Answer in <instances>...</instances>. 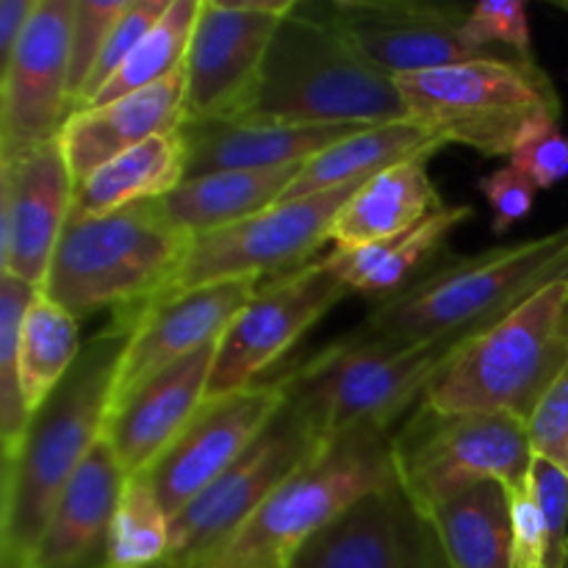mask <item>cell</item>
<instances>
[{
    "label": "cell",
    "mask_w": 568,
    "mask_h": 568,
    "mask_svg": "<svg viewBox=\"0 0 568 568\" xmlns=\"http://www.w3.org/2000/svg\"><path fill=\"white\" fill-rule=\"evenodd\" d=\"M131 327L103 331L83 344L75 366L33 414L20 453L3 464L0 568H28L55 503L103 438L116 366Z\"/></svg>",
    "instance_id": "6da1fadb"
},
{
    "label": "cell",
    "mask_w": 568,
    "mask_h": 568,
    "mask_svg": "<svg viewBox=\"0 0 568 568\" xmlns=\"http://www.w3.org/2000/svg\"><path fill=\"white\" fill-rule=\"evenodd\" d=\"M564 281H568V225L438 261L414 286L372 305L355 333L397 347L458 344Z\"/></svg>",
    "instance_id": "7a4b0ae2"
},
{
    "label": "cell",
    "mask_w": 568,
    "mask_h": 568,
    "mask_svg": "<svg viewBox=\"0 0 568 568\" xmlns=\"http://www.w3.org/2000/svg\"><path fill=\"white\" fill-rule=\"evenodd\" d=\"M283 125H392L408 120L397 78L372 64L322 11L297 3L272 37L247 111Z\"/></svg>",
    "instance_id": "3957f363"
},
{
    "label": "cell",
    "mask_w": 568,
    "mask_h": 568,
    "mask_svg": "<svg viewBox=\"0 0 568 568\" xmlns=\"http://www.w3.org/2000/svg\"><path fill=\"white\" fill-rule=\"evenodd\" d=\"M192 242V233L166 216L161 200L70 216L39 292L75 320L105 308L133 316L170 286Z\"/></svg>",
    "instance_id": "277c9868"
},
{
    "label": "cell",
    "mask_w": 568,
    "mask_h": 568,
    "mask_svg": "<svg viewBox=\"0 0 568 568\" xmlns=\"http://www.w3.org/2000/svg\"><path fill=\"white\" fill-rule=\"evenodd\" d=\"M568 369V281L544 288L488 331L449 349L422 403L438 414H508L530 422Z\"/></svg>",
    "instance_id": "5b68a950"
},
{
    "label": "cell",
    "mask_w": 568,
    "mask_h": 568,
    "mask_svg": "<svg viewBox=\"0 0 568 568\" xmlns=\"http://www.w3.org/2000/svg\"><path fill=\"white\" fill-rule=\"evenodd\" d=\"M397 483L392 433L358 427L325 442L264 508L192 568H286L300 547L366 494Z\"/></svg>",
    "instance_id": "8992f818"
},
{
    "label": "cell",
    "mask_w": 568,
    "mask_h": 568,
    "mask_svg": "<svg viewBox=\"0 0 568 568\" xmlns=\"http://www.w3.org/2000/svg\"><path fill=\"white\" fill-rule=\"evenodd\" d=\"M453 347H397L353 331L294 364L277 383L286 403L325 442L358 427L388 430L399 414L422 403Z\"/></svg>",
    "instance_id": "52a82bcc"
},
{
    "label": "cell",
    "mask_w": 568,
    "mask_h": 568,
    "mask_svg": "<svg viewBox=\"0 0 568 568\" xmlns=\"http://www.w3.org/2000/svg\"><path fill=\"white\" fill-rule=\"evenodd\" d=\"M408 120L447 144L508 155L536 116H560L555 83L536 61L477 59L397 78Z\"/></svg>",
    "instance_id": "ba28073f"
},
{
    "label": "cell",
    "mask_w": 568,
    "mask_h": 568,
    "mask_svg": "<svg viewBox=\"0 0 568 568\" xmlns=\"http://www.w3.org/2000/svg\"><path fill=\"white\" fill-rule=\"evenodd\" d=\"M397 486L430 519L480 483L516 488L530 477L527 422L508 414H438L419 403L392 436Z\"/></svg>",
    "instance_id": "9c48e42d"
},
{
    "label": "cell",
    "mask_w": 568,
    "mask_h": 568,
    "mask_svg": "<svg viewBox=\"0 0 568 568\" xmlns=\"http://www.w3.org/2000/svg\"><path fill=\"white\" fill-rule=\"evenodd\" d=\"M358 186L361 183L311 194V197L283 200L236 225L194 236L181 270L150 305L211 283L244 281V277L264 281L311 264V255L327 244L333 220Z\"/></svg>",
    "instance_id": "30bf717a"
},
{
    "label": "cell",
    "mask_w": 568,
    "mask_h": 568,
    "mask_svg": "<svg viewBox=\"0 0 568 568\" xmlns=\"http://www.w3.org/2000/svg\"><path fill=\"white\" fill-rule=\"evenodd\" d=\"M322 447L325 438L283 405L247 453L170 521V568H192L214 555Z\"/></svg>",
    "instance_id": "8fae6325"
},
{
    "label": "cell",
    "mask_w": 568,
    "mask_h": 568,
    "mask_svg": "<svg viewBox=\"0 0 568 568\" xmlns=\"http://www.w3.org/2000/svg\"><path fill=\"white\" fill-rule=\"evenodd\" d=\"M349 294L325 258L261 283L216 344L209 399L258 386V377Z\"/></svg>",
    "instance_id": "7c38bea8"
},
{
    "label": "cell",
    "mask_w": 568,
    "mask_h": 568,
    "mask_svg": "<svg viewBox=\"0 0 568 568\" xmlns=\"http://www.w3.org/2000/svg\"><path fill=\"white\" fill-rule=\"evenodd\" d=\"M297 0H200L183 78V122L236 120L247 111L272 37Z\"/></svg>",
    "instance_id": "4fadbf2b"
},
{
    "label": "cell",
    "mask_w": 568,
    "mask_h": 568,
    "mask_svg": "<svg viewBox=\"0 0 568 568\" xmlns=\"http://www.w3.org/2000/svg\"><path fill=\"white\" fill-rule=\"evenodd\" d=\"M75 0H39L0 70V161L55 142L72 116L70 37Z\"/></svg>",
    "instance_id": "5bb4252c"
},
{
    "label": "cell",
    "mask_w": 568,
    "mask_h": 568,
    "mask_svg": "<svg viewBox=\"0 0 568 568\" xmlns=\"http://www.w3.org/2000/svg\"><path fill=\"white\" fill-rule=\"evenodd\" d=\"M283 405L286 397L277 381H261L258 386L205 399L172 447L144 471L166 516L175 519L216 477L225 475Z\"/></svg>",
    "instance_id": "9a60e30c"
},
{
    "label": "cell",
    "mask_w": 568,
    "mask_h": 568,
    "mask_svg": "<svg viewBox=\"0 0 568 568\" xmlns=\"http://www.w3.org/2000/svg\"><path fill=\"white\" fill-rule=\"evenodd\" d=\"M286 568H449V560L433 521L392 483L311 536Z\"/></svg>",
    "instance_id": "2e32d148"
},
{
    "label": "cell",
    "mask_w": 568,
    "mask_h": 568,
    "mask_svg": "<svg viewBox=\"0 0 568 568\" xmlns=\"http://www.w3.org/2000/svg\"><path fill=\"white\" fill-rule=\"evenodd\" d=\"M72 194L75 181L59 139L0 161V275L44 286L70 222Z\"/></svg>",
    "instance_id": "e0dca14e"
},
{
    "label": "cell",
    "mask_w": 568,
    "mask_h": 568,
    "mask_svg": "<svg viewBox=\"0 0 568 568\" xmlns=\"http://www.w3.org/2000/svg\"><path fill=\"white\" fill-rule=\"evenodd\" d=\"M261 283L264 281L253 277L211 283L164 303L148 305L133 316H120V325L131 327V338L116 366L109 410L159 372L220 342Z\"/></svg>",
    "instance_id": "ac0fdd59"
},
{
    "label": "cell",
    "mask_w": 568,
    "mask_h": 568,
    "mask_svg": "<svg viewBox=\"0 0 568 568\" xmlns=\"http://www.w3.org/2000/svg\"><path fill=\"white\" fill-rule=\"evenodd\" d=\"M320 6L392 78L486 59L464 39L469 9L410 0H333Z\"/></svg>",
    "instance_id": "d6986e66"
},
{
    "label": "cell",
    "mask_w": 568,
    "mask_h": 568,
    "mask_svg": "<svg viewBox=\"0 0 568 568\" xmlns=\"http://www.w3.org/2000/svg\"><path fill=\"white\" fill-rule=\"evenodd\" d=\"M216 344L159 372L109 410L103 442L116 455L128 477L150 471V466L172 447L183 427L203 408L209 399Z\"/></svg>",
    "instance_id": "ffe728a7"
},
{
    "label": "cell",
    "mask_w": 568,
    "mask_h": 568,
    "mask_svg": "<svg viewBox=\"0 0 568 568\" xmlns=\"http://www.w3.org/2000/svg\"><path fill=\"white\" fill-rule=\"evenodd\" d=\"M183 105H186V78L178 72L114 103L75 111L59 133L72 181H87L116 155L161 133L178 131L183 125Z\"/></svg>",
    "instance_id": "44dd1931"
},
{
    "label": "cell",
    "mask_w": 568,
    "mask_h": 568,
    "mask_svg": "<svg viewBox=\"0 0 568 568\" xmlns=\"http://www.w3.org/2000/svg\"><path fill=\"white\" fill-rule=\"evenodd\" d=\"M364 125H283V122L209 120L183 122L186 178L227 170H275L308 164Z\"/></svg>",
    "instance_id": "7402d4cb"
},
{
    "label": "cell",
    "mask_w": 568,
    "mask_h": 568,
    "mask_svg": "<svg viewBox=\"0 0 568 568\" xmlns=\"http://www.w3.org/2000/svg\"><path fill=\"white\" fill-rule=\"evenodd\" d=\"M128 475L100 438L55 503L28 568H78L100 544H109Z\"/></svg>",
    "instance_id": "603a6c76"
},
{
    "label": "cell",
    "mask_w": 568,
    "mask_h": 568,
    "mask_svg": "<svg viewBox=\"0 0 568 568\" xmlns=\"http://www.w3.org/2000/svg\"><path fill=\"white\" fill-rule=\"evenodd\" d=\"M430 159L433 155H416L399 161L361 183L333 220L327 244L347 253L388 242L447 209L427 172Z\"/></svg>",
    "instance_id": "cb8c5ba5"
},
{
    "label": "cell",
    "mask_w": 568,
    "mask_h": 568,
    "mask_svg": "<svg viewBox=\"0 0 568 568\" xmlns=\"http://www.w3.org/2000/svg\"><path fill=\"white\" fill-rule=\"evenodd\" d=\"M471 216H475L471 205H447L403 236L347 253L333 250L325 261L347 283L349 292L369 300L372 305H381L427 275L438 264V255L444 253L449 236Z\"/></svg>",
    "instance_id": "d4e9b609"
},
{
    "label": "cell",
    "mask_w": 568,
    "mask_h": 568,
    "mask_svg": "<svg viewBox=\"0 0 568 568\" xmlns=\"http://www.w3.org/2000/svg\"><path fill=\"white\" fill-rule=\"evenodd\" d=\"M303 166L305 164L275 166V170H227L186 178L181 186L172 189L161 200V205L181 231L203 236V233L236 225L283 203Z\"/></svg>",
    "instance_id": "484cf974"
},
{
    "label": "cell",
    "mask_w": 568,
    "mask_h": 568,
    "mask_svg": "<svg viewBox=\"0 0 568 568\" xmlns=\"http://www.w3.org/2000/svg\"><path fill=\"white\" fill-rule=\"evenodd\" d=\"M186 164L189 155L181 128L148 139L100 166L87 181L75 183L70 216L111 214L148 200H164L186 181Z\"/></svg>",
    "instance_id": "4316f807"
},
{
    "label": "cell",
    "mask_w": 568,
    "mask_h": 568,
    "mask_svg": "<svg viewBox=\"0 0 568 568\" xmlns=\"http://www.w3.org/2000/svg\"><path fill=\"white\" fill-rule=\"evenodd\" d=\"M442 148H447L442 136L410 120L361 128L358 133L342 139L325 153L311 159L283 200H300L331 192V189L355 186L399 161L416 159V155H436Z\"/></svg>",
    "instance_id": "83f0119b"
},
{
    "label": "cell",
    "mask_w": 568,
    "mask_h": 568,
    "mask_svg": "<svg viewBox=\"0 0 568 568\" xmlns=\"http://www.w3.org/2000/svg\"><path fill=\"white\" fill-rule=\"evenodd\" d=\"M449 568H514V530L503 483H480L430 516Z\"/></svg>",
    "instance_id": "f1b7e54d"
},
{
    "label": "cell",
    "mask_w": 568,
    "mask_h": 568,
    "mask_svg": "<svg viewBox=\"0 0 568 568\" xmlns=\"http://www.w3.org/2000/svg\"><path fill=\"white\" fill-rule=\"evenodd\" d=\"M81 349L75 316L53 303L44 292L33 294L20 336L22 397L31 416L70 375Z\"/></svg>",
    "instance_id": "f546056e"
},
{
    "label": "cell",
    "mask_w": 568,
    "mask_h": 568,
    "mask_svg": "<svg viewBox=\"0 0 568 568\" xmlns=\"http://www.w3.org/2000/svg\"><path fill=\"white\" fill-rule=\"evenodd\" d=\"M197 14L200 0H172L166 14L150 28L148 37L133 48V53L122 61L111 81L83 109L114 103V100L142 92V89L155 87V83L183 72Z\"/></svg>",
    "instance_id": "4dcf8cb0"
},
{
    "label": "cell",
    "mask_w": 568,
    "mask_h": 568,
    "mask_svg": "<svg viewBox=\"0 0 568 568\" xmlns=\"http://www.w3.org/2000/svg\"><path fill=\"white\" fill-rule=\"evenodd\" d=\"M170 516L148 475L128 477L100 568H150L170 558Z\"/></svg>",
    "instance_id": "1f68e13d"
},
{
    "label": "cell",
    "mask_w": 568,
    "mask_h": 568,
    "mask_svg": "<svg viewBox=\"0 0 568 568\" xmlns=\"http://www.w3.org/2000/svg\"><path fill=\"white\" fill-rule=\"evenodd\" d=\"M37 292L39 288L17 281V277L0 275V447H3V464L17 458L33 419L26 397H22L20 336L28 305Z\"/></svg>",
    "instance_id": "d6a6232c"
},
{
    "label": "cell",
    "mask_w": 568,
    "mask_h": 568,
    "mask_svg": "<svg viewBox=\"0 0 568 568\" xmlns=\"http://www.w3.org/2000/svg\"><path fill=\"white\" fill-rule=\"evenodd\" d=\"M464 39L486 59L536 61L532 55L527 6L519 0H483L471 6L464 22Z\"/></svg>",
    "instance_id": "836d02e7"
},
{
    "label": "cell",
    "mask_w": 568,
    "mask_h": 568,
    "mask_svg": "<svg viewBox=\"0 0 568 568\" xmlns=\"http://www.w3.org/2000/svg\"><path fill=\"white\" fill-rule=\"evenodd\" d=\"M131 0H75L70 37V98L72 114L83 105L87 83L98 70L103 50L114 33L116 22L128 11Z\"/></svg>",
    "instance_id": "e575fe53"
},
{
    "label": "cell",
    "mask_w": 568,
    "mask_h": 568,
    "mask_svg": "<svg viewBox=\"0 0 568 568\" xmlns=\"http://www.w3.org/2000/svg\"><path fill=\"white\" fill-rule=\"evenodd\" d=\"M510 164L525 172L538 189H552L568 178V136L560 116H536L516 136Z\"/></svg>",
    "instance_id": "d590c367"
},
{
    "label": "cell",
    "mask_w": 568,
    "mask_h": 568,
    "mask_svg": "<svg viewBox=\"0 0 568 568\" xmlns=\"http://www.w3.org/2000/svg\"><path fill=\"white\" fill-rule=\"evenodd\" d=\"M170 3L172 0H131L128 11L122 14V20L116 22L109 44H105L103 59H100L98 70H94L92 78H89L87 94H83V105H87L89 100H92L94 94H98L100 89L111 81V75L120 70L122 61H125L128 55L133 53V48H136V44L148 37L150 28H153L155 22L166 14Z\"/></svg>",
    "instance_id": "8d00e7d4"
},
{
    "label": "cell",
    "mask_w": 568,
    "mask_h": 568,
    "mask_svg": "<svg viewBox=\"0 0 568 568\" xmlns=\"http://www.w3.org/2000/svg\"><path fill=\"white\" fill-rule=\"evenodd\" d=\"M505 491H508L510 530H514V568H547V521H544L541 505L532 488V477Z\"/></svg>",
    "instance_id": "74e56055"
},
{
    "label": "cell",
    "mask_w": 568,
    "mask_h": 568,
    "mask_svg": "<svg viewBox=\"0 0 568 568\" xmlns=\"http://www.w3.org/2000/svg\"><path fill=\"white\" fill-rule=\"evenodd\" d=\"M527 433L532 458L549 460L568 475V369L532 410Z\"/></svg>",
    "instance_id": "f35d334b"
},
{
    "label": "cell",
    "mask_w": 568,
    "mask_h": 568,
    "mask_svg": "<svg viewBox=\"0 0 568 568\" xmlns=\"http://www.w3.org/2000/svg\"><path fill=\"white\" fill-rule=\"evenodd\" d=\"M530 477L544 521H547V568H568V475L549 460L532 458Z\"/></svg>",
    "instance_id": "ab89813d"
},
{
    "label": "cell",
    "mask_w": 568,
    "mask_h": 568,
    "mask_svg": "<svg viewBox=\"0 0 568 568\" xmlns=\"http://www.w3.org/2000/svg\"><path fill=\"white\" fill-rule=\"evenodd\" d=\"M483 197L488 200L494 211V225L491 231L497 236L508 233L516 222H521L525 216H530L532 205H536L538 186L525 175L521 170H516L514 164H505L499 170L488 172L477 181Z\"/></svg>",
    "instance_id": "60d3db41"
},
{
    "label": "cell",
    "mask_w": 568,
    "mask_h": 568,
    "mask_svg": "<svg viewBox=\"0 0 568 568\" xmlns=\"http://www.w3.org/2000/svg\"><path fill=\"white\" fill-rule=\"evenodd\" d=\"M39 0H0V61L6 64L26 33Z\"/></svg>",
    "instance_id": "b9f144b4"
},
{
    "label": "cell",
    "mask_w": 568,
    "mask_h": 568,
    "mask_svg": "<svg viewBox=\"0 0 568 568\" xmlns=\"http://www.w3.org/2000/svg\"><path fill=\"white\" fill-rule=\"evenodd\" d=\"M150 568H170V564H159V566H150Z\"/></svg>",
    "instance_id": "7bdbcfd3"
}]
</instances>
